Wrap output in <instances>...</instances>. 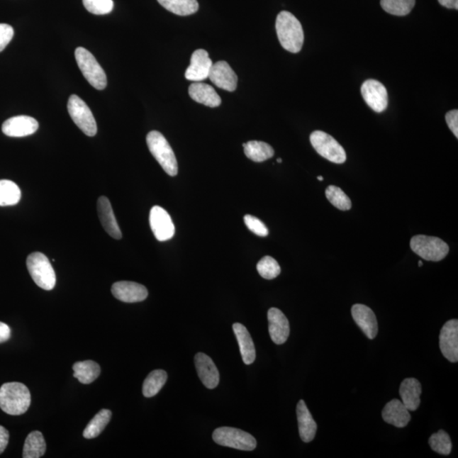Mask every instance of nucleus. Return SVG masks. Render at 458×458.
<instances>
[{
	"label": "nucleus",
	"mask_w": 458,
	"mask_h": 458,
	"mask_svg": "<svg viewBox=\"0 0 458 458\" xmlns=\"http://www.w3.org/2000/svg\"><path fill=\"white\" fill-rule=\"evenodd\" d=\"M361 92L367 105L378 113L386 111L388 106V92L380 82L369 79L362 85Z\"/></svg>",
	"instance_id": "nucleus-11"
},
{
	"label": "nucleus",
	"mask_w": 458,
	"mask_h": 458,
	"mask_svg": "<svg viewBox=\"0 0 458 458\" xmlns=\"http://www.w3.org/2000/svg\"><path fill=\"white\" fill-rule=\"evenodd\" d=\"M189 94L193 101L211 108L221 105L222 99L211 85L202 82H194L189 86Z\"/></svg>",
	"instance_id": "nucleus-23"
},
{
	"label": "nucleus",
	"mask_w": 458,
	"mask_h": 458,
	"mask_svg": "<svg viewBox=\"0 0 458 458\" xmlns=\"http://www.w3.org/2000/svg\"><path fill=\"white\" fill-rule=\"evenodd\" d=\"M213 60L205 50H197L194 52L189 67L185 72L186 79L193 82H202L208 79Z\"/></svg>",
	"instance_id": "nucleus-13"
},
{
	"label": "nucleus",
	"mask_w": 458,
	"mask_h": 458,
	"mask_svg": "<svg viewBox=\"0 0 458 458\" xmlns=\"http://www.w3.org/2000/svg\"><path fill=\"white\" fill-rule=\"evenodd\" d=\"M245 154L255 162H263L274 157L273 147L262 141H249L243 144Z\"/></svg>",
	"instance_id": "nucleus-26"
},
{
	"label": "nucleus",
	"mask_w": 458,
	"mask_h": 458,
	"mask_svg": "<svg viewBox=\"0 0 458 458\" xmlns=\"http://www.w3.org/2000/svg\"><path fill=\"white\" fill-rule=\"evenodd\" d=\"M410 246L414 253L426 261H442L449 253L448 245L437 237L416 235Z\"/></svg>",
	"instance_id": "nucleus-7"
},
{
	"label": "nucleus",
	"mask_w": 458,
	"mask_h": 458,
	"mask_svg": "<svg viewBox=\"0 0 458 458\" xmlns=\"http://www.w3.org/2000/svg\"><path fill=\"white\" fill-rule=\"evenodd\" d=\"M311 144L323 158L333 163L343 164L347 161V153L334 138L323 131H315L310 136Z\"/></svg>",
	"instance_id": "nucleus-9"
},
{
	"label": "nucleus",
	"mask_w": 458,
	"mask_h": 458,
	"mask_svg": "<svg viewBox=\"0 0 458 458\" xmlns=\"http://www.w3.org/2000/svg\"><path fill=\"white\" fill-rule=\"evenodd\" d=\"M14 36V29L11 26L0 23V52L6 49Z\"/></svg>",
	"instance_id": "nucleus-39"
},
{
	"label": "nucleus",
	"mask_w": 458,
	"mask_h": 458,
	"mask_svg": "<svg viewBox=\"0 0 458 458\" xmlns=\"http://www.w3.org/2000/svg\"><path fill=\"white\" fill-rule=\"evenodd\" d=\"M11 336V328L6 323L0 322V344L6 342Z\"/></svg>",
	"instance_id": "nucleus-42"
},
{
	"label": "nucleus",
	"mask_w": 458,
	"mask_h": 458,
	"mask_svg": "<svg viewBox=\"0 0 458 458\" xmlns=\"http://www.w3.org/2000/svg\"><path fill=\"white\" fill-rule=\"evenodd\" d=\"M46 443L41 432L33 431L28 435L23 447L24 458H40L45 455Z\"/></svg>",
	"instance_id": "nucleus-28"
},
{
	"label": "nucleus",
	"mask_w": 458,
	"mask_h": 458,
	"mask_svg": "<svg viewBox=\"0 0 458 458\" xmlns=\"http://www.w3.org/2000/svg\"><path fill=\"white\" fill-rule=\"evenodd\" d=\"M440 348L443 356L451 362L458 361V321L447 322L440 330Z\"/></svg>",
	"instance_id": "nucleus-12"
},
{
	"label": "nucleus",
	"mask_w": 458,
	"mask_h": 458,
	"mask_svg": "<svg viewBox=\"0 0 458 458\" xmlns=\"http://www.w3.org/2000/svg\"><path fill=\"white\" fill-rule=\"evenodd\" d=\"M446 121L449 128L453 133V135L458 138V111L452 110L447 112Z\"/></svg>",
	"instance_id": "nucleus-40"
},
{
	"label": "nucleus",
	"mask_w": 458,
	"mask_h": 458,
	"mask_svg": "<svg viewBox=\"0 0 458 458\" xmlns=\"http://www.w3.org/2000/svg\"><path fill=\"white\" fill-rule=\"evenodd\" d=\"M30 405L31 393L25 384L10 382L0 387V408L3 412L18 416L27 412Z\"/></svg>",
	"instance_id": "nucleus-2"
},
{
	"label": "nucleus",
	"mask_w": 458,
	"mask_h": 458,
	"mask_svg": "<svg viewBox=\"0 0 458 458\" xmlns=\"http://www.w3.org/2000/svg\"><path fill=\"white\" fill-rule=\"evenodd\" d=\"M233 330L240 345L242 359L246 365L253 364L256 360V348L247 328L243 324L236 323L233 324Z\"/></svg>",
	"instance_id": "nucleus-25"
},
{
	"label": "nucleus",
	"mask_w": 458,
	"mask_h": 458,
	"mask_svg": "<svg viewBox=\"0 0 458 458\" xmlns=\"http://www.w3.org/2000/svg\"><path fill=\"white\" fill-rule=\"evenodd\" d=\"M326 197L331 204L341 211L352 208V201L342 189L336 186H328L325 191Z\"/></svg>",
	"instance_id": "nucleus-34"
},
{
	"label": "nucleus",
	"mask_w": 458,
	"mask_h": 458,
	"mask_svg": "<svg viewBox=\"0 0 458 458\" xmlns=\"http://www.w3.org/2000/svg\"><path fill=\"white\" fill-rule=\"evenodd\" d=\"M168 11L178 16H190L199 10L197 0H157Z\"/></svg>",
	"instance_id": "nucleus-29"
},
{
	"label": "nucleus",
	"mask_w": 458,
	"mask_h": 458,
	"mask_svg": "<svg viewBox=\"0 0 458 458\" xmlns=\"http://www.w3.org/2000/svg\"><path fill=\"white\" fill-rule=\"evenodd\" d=\"M9 440H10V434L6 428L0 425V454L6 450L8 446Z\"/></svg>",
	"instance_id": "nucleus-41"
},
{
	"label": "nucleus",
	"mask_w": 458,
	"mask_h": 458,
	"mask_svg": "<svg viewBox=\"0 0 458 458\" xmlns=\"http://www.w3.org/2000/svg\"><path fill=\"white\" fill-rule=\"evenodd\" d=\"M67 109L73 122L84 135L94 137L97 133V123L91 110L83 99L76 94L71 95L67 103Z\"/></svg>",
	"instance_id": "nucleus-8"
},
{
	"label": "nucleus",
	"mask_w": 458,
	"mask_h": 458,
	"mask_svg": "<svg viewBox=\"0 0 458 458\" xmlns=\"http://www.w3.org/2000/svg\"><path fill=\"white\" fill-rule=\"evenodd\" d=\"M244 220L246 227L248 228L250 231L254 233L255 235L260 237L269 235V229H267L265 224L260 219L252 215H245Z\"/></svg>",
	"instance_id": "nucleus-38"
},
{
	"label": "nucleus",
	"mask_w": 458,
	"mask_h": 458,
	"mask_svg": "<svg viewBox=\"0 0 458 458\" xmlns=\"http://www.w3.org/2000/svg\"><path fill=\"white\" fill-rule=\"evenodd\" d=\"M352 315L354 321L359 327L367 338L374 340L378 335L377 318L373 310L365 305L356 304L352 306Z\"/></svg>",
	"instance_id": "nucleus-17"
},
{
	"label": "nucleus",
	"mask_w": 458,
	"mask_h": 458,
	"mask_svg": "<svg viewBox=\"0 0 458 458\" xmlns=\"http://www.w3.org/2000/svg\"><path fill=\"white\" fill-rule=\"evenodd\" d=\"M257 269L259 274L265 279H276L281 273L280 266L274 258L267 256L258 262Z\"/></svg>",
	"instance_id": "nucleus-36"
},
{
	"label": "nucleus",
	"mask_w": 458,
	"mask_h": 458,
	"mask_svg": "<svg viewBox=\"0 0 458 458\" xmlns=\"http://www.w3.org/2000/svg\"><path fill=\"white\" fill-rule=\"evenodd\" d=\"M277 162H278L279 163H282V159L279 158Z\"/></svg>",
	"instance_id": "nucleus-46"
},
{
	"label": "nucleus",
	"mask_w": 458,
	"mask_h": 458,
	"mask_svg": "<svg viewBox=\"0 0 458 458\" xmlns=\"http://www.w3.org/2000/svg\"><path fill=\"white\" fill-rule=\"evenodd\" d=\"M423 266V262L421 261L418 262V267H422Z\"/></svg>",
	"instance_id": "nucleus-45"
},
{
	"label": "nucleus",
	"mask_w": 458,
	"mask_h": 458,
	"mask_svg": "<svg viewBox=\"0 0 458 458\" xmlns=\"http://www.w3.org/2000/svg\"><path fill=\"white\" fill-rule=\"evenodd\" d=\"M318 179L319 181H323V177H322V176H318Z\"/></svg>",
	"instance_id": "nucleus-44"
},
{
	"label": "nucleus",
	"mask_w": 458,
	"mask_h": 458,
	"mask_svg": "<svg viewBox=\"0 0 458 458\" xmlns=\"http://www.w3.org/2000/svg\"><path fill=\"white\" fill-rule=\"evenodd\" d=\"M269 319V330L272 340L277 345H283L286 342L291 328L285 315L278 308H271L267 313Z\"/></svg>",
	"instance_id": "nucleus-18"
},
{
	"label": "nucleus",
	"mask_w": 458,
	"mask_h": 458,
	"mask_svg": "<svg viewBox=\"0 0 458 458\" xmlns=\"http://www.w3.org/2000/svg\"><path fill=\"white\" fill-rule=\"evenodd\" d=\"M384 421L397 428L407 426L411 420V415L401 401L394 399L386 405L382 411Z\"/></svg>",
	"instance_id": "nucleus-21"
},
{
	"label": "nucleus",
	"mask_w": 458,
	"mask_h": 458,
	"mask_svg": "<svg viewBox=\"0 0 458 458\" xmlns=\"http://www.w3.org/2000/svg\"><path fill=\"white\" fill-rule=\"evenodd\" d=\"M97 209L99 220H101L102 226L108 235L116 240L122 239V232H121L113 209H112L111 202L107 197L101 196L99 198Z\"/></svg>",
	"instance_id": "nucleus-20"
},
{
	"label": "nucleus",
	"mask_w": 458,
	"mask_h": 458,
	"mask_svg": "<svg viewBox=\"0 0 458 458\" xmlns=\"http://www.w3.org/2000/svg\"><path fill=\"white\" fill-rule=\"evenodd\" d=\"M209 79L219 89L233 92L237 89L238 77L232 67L226 62L213 64Z\"/></svg>",
	"instance_id": "nucleus-16"
},
{
	"label": "nucleus",
	"mask_w": 458,
	"mask_h": 458,
	"mask_svg": "<svg viewBox=\"0 0 458 458\" xmlns=\"http://www.w3.org/2000/svg\"><path fill=\"white\" fill-rule=\"evenodd\" d=\"M83 3L86 10L98 16L109 14L114 8L113 0H83Z\"/></svg>",
	"instance_id": "nucleus-37"
},
{
	"label": "nucleus",
	"mask_w": 458,
	"mask_h": 458,
	"mask_svg": "<svg viewBox=\"0 0 458 458\" xmlns=\"http://www.w3.org/2000/svg\"><path fill=\"white\" fill-rule=\"evenodd\" d=\"M276 32L280 45L291 53H299L304 44L302 26L292 13L281 11L276 20Z\"/></svg>",
	"instance_id": "nucleus-1"
},
{
	"label": "nucleus",
	"mask_w": 458,
	"mask_h": 458,
	"mask_svg": "<svg viewBox=\"0 0 458 458\" xmlns=\"http://www.w3.org/2000/svg\"><path fill=\"white\" fill-rule=\"evenodd\" d=\"M111 416L112 413L110 410L102 409L101 411H99L85 428L84 437L89 440L98 437L106 429Z\"/></svg>",
	"instance_id": "nucleus-31"
},
{
	"label": "nucleus",
	"mask_w": 458,
	"mask_h": 458,
	"mask_svg": "<svg viewBox=\"0 0 458 458\" xmlns=\"http://www.w3.org/2000/svg\"><path fill=\"white\" fill-rule=\"evenodd\" d=\"M199 378L206 388L215 389L218 386L220 375L218 367L209 356L205 353H197L194 357Z\"/></svg>",
	"instance_id": "nucleus-19"
},
{
	"label": "nucleus",
	"mask_w": 458,
	"mask_h": 458,
	"mask_svg": "<svg viewBox=\"0 0 458 458\" xmlns=\"http://www.w3.org/2000/svg\"><path fill=\"white\" fill-rule=\"evenodd\" d=\"M296 413L302 442L306 443L313 442L317 433L318 425L303 400H301L297 404Z\"/></svg>",
	"instance_id": "nucleus-22"
},
{
	"label": "nucleus",
	"mask_w": 458,
	"mask_h": 458,
	"mask_svg": "<svg viewBox=\"0 0 458 458\" xmlns=\"http://www.w3.org/2000/svg\"><path fill=\"white\" fill-rule=\"evenodd\" d=\"M422 386L418 379L408 378L403 380L400 386V396L408 411H416L421 403Z\"/></svg>",
	"instance_id": "nucleus-24"
},
{
	"label": "nucleus",
	"mask_w": 458,
	"mask_h": 458,
	"mask_svg": "<svg viewBox=\"0 0 458 458\" xmlns=\"http://www.w3.org/2000/svg\"><path fill=\"white\" fill-rule=\"evenodd\" d=\"M75 58L77 66L89 84L98 90L105 89L107 86L106 72L94 56L84 48L79 47L75 51Z\"/></svg>",
	"instance_id": "nucleus-5"
},
{
	"label": "nucleus",
	"mask_w": 458,
	"mask_h": 458,
	"mask_svg": "<svg viewBox=\"0 0 458 458\" xmlns=\"http://www.w3.org/2000/svg\"><path fill=\"white\" fill-rule=\"evenodd\" d=\"M416 0H381L380 4L389 14L404 16L409 14L415 6Z\"/></svg>",
	"instance_id": "nucleus-33"
},
{
	"label": "nucleus",
	"mask_w": 458,
	"mask_h": 458,
	"mask_svg": "<svg viewBox=\"0 0 458 458\" xmlns=\"http://www.w3.org/2000/svg\"><path fill=\"white\" fill-rule=\"evenodd\" d=\"M150 224L151 230L159 241H167L174 236V222L167 211L161 206H155L150 210Z\"/></svg>",
	"instance_id": "nucleus-10"
},
{
	"label": "nucleus",
	"mask_w": 458,
	"mask_h": 458,
	"mask_svg": "<svg viewBox=\"0 0 458 458\" xmlns=\"http://www.w3.org/2000/svg\"><path fill=\"white\" fill-rule=\"evenodd\" d=\"M429 444L432 450L439 454L449 455L452 452V444L450 436L442 430L431 435Z\"/></svg>",
	"instance_id": "nucleus-35"
},
{
	"label": "nucleus",
	"mask_w": 458,
	"mask_h": 458,
	"mask_svg": "<svg viewBox=\"0 0 458 458\" xmlns=\"http://www.w3.org/2000/svg\"><path fill=\"white\" fill-rule=\"evenodd\" d=\"M74 378L82 384H91L101 374V367L94 361L77 362L72 367Z\"/></svg>",
	"instance_id": "nucleus-27"
},
{
	"label": "nucleus",
	"mask_w": 458,
	"mask_h": 458,
	"mask_svg": "<svg viewBox=\"0 0 458 458\" xmlns=\"http://www.w3.org/2000/svg\"><path fill=\"white\" fill-rule=\"evenodd\" d=\"M21 197V190L11 180H0V206L18 204Z\"/></svg>",
	"instance_id": "nucleus-32"
},
{
	"label": "nucleus",
	"mask_w": 458,
	"mask_h": 458,
	"mask_svg": "<svg viewBox=\"0 0 458 458\" xmlns=\"http://www.w3.org/2000/svg\"><path fill=\"white\" fill-rule=\"evenodd\" d=\"M38 129L36 119L28 116H17L3 123L2 131L6 136L21 138L33 135Z\"/></svg>",
	"instance_id": "nucleus-15"
},
{
	"label": "nucleus",
	"mask_w": 458,
	"mask_h": 458,
	"mask_svg": "<svg viewBox=\"0 0 458 458\" xmlns=\"http://www.w3.org/2000/svg\"><path fill=\"white\" fill-rule=\"evenodd\" d=\"M213 440L220 446L241 451H253L257 447V440L247 432L231 427H221L216 430Z\"/></svg>",
	"instance_id": "nucleus-6"
},
{
	"label": "nucleus",
	"mask_w": 458,
	"mask_h": 458,
	"mask_svg": "<svg viewBox=\"0 0 458 458\" xmlns=\"http://www.w3.org/2000/svg\"><path fill=\"white\" fill-rule=\"evenodd\" d=\"M27 267L34 282L45 291H52L55 286L56 276L53 267L45 256L40 252L29 255Z\"/></svg>",
	"instance_id": "nucleus-4"
},
{
	"label": "nucleus",
	"mask_w": 458,
	"mask_h": 458,
	"mask_svg": "<svg viewBox=\"0 0 458 458\" xmlns=\"http://www.w3.org/2000/svg\"><path fill=\"white\" fill-rule=\"evenodd\" d=\"M111 292L116 299L126 303L140 302L148 297V291L144 285L129 281L115 283L112 285Z\"/></svg>",
	"instance_id": "nucleus-14"
},
{
	"label": "nucleus",
	"mask_w": 458,
	"mask_h": 458,
	"mask_svg": "<svg viewBox=\"0 0 458 458\" xmlns=\"http://www.w3.org/2000/svg\"><path fill=\"white\" fill-rule=\"evenodd\" d=\"M147 145L163 170L171 177L178 174L179 166L169 143L161 133L151 131L146 138Z\"/></svg>",
	"instance_id": "nucleus-3"
},
{
	"label": "nucleus",
	"mask_w": 458,
	"mask_h": 458,
	"mask_svg": "<svg viewBox=\"0 0 458 458\" xmlns=\"http://www.w3.org/2000/svg\"><path fill=\"white\" fill-rule=\"evenodd\" d=\"M438 1L444 7L458 10V0H438Z\"/></svg>",
	"instance_id": "nucleus-43"
},
{
	"label": "nucleus",
	"mask_w": 458,
	"mask_h": 458,
	"mask_svg": "<svg viewBox=\"0 0 458 458\" xmlns=\"http://www.w3.org/2000/svg\"><path fill=\"white\" fill-rule=\"evenodd\" d=\"M167 380L166 371L158 369L151 372L143 384V395L145 397L157 396Z\"/></svg>",
	"instance_id": "nucleus-30"
}]
</instances>
